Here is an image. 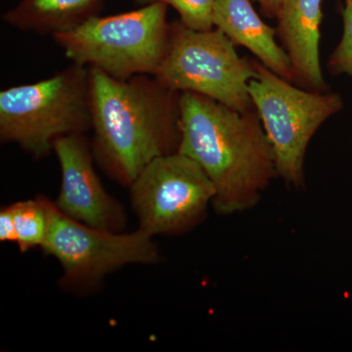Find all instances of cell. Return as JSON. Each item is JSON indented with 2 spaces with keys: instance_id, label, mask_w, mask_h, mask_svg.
Returning a JSON list of instances; mask_svg holds the SVG:
<instances>
[{
  "instance_id": "1",
  "label": "cell",
  "mask_w": 352,
  "mask_h": 352,
  "mask_svg": "<svg viewBox=\"0 0 352 352\" xmlns=\"http://www.w3.org/2000/svg\"><path fill=\"white\" fill-rule=\"evenodd\" d=\"M87 68L95 163L111 179L129 187L153 160L178 152L180 94L154 76L118 80Z\"/></svg>"
},
{
  "instance_id": "2",
  "label": "cell",
  "mask_w": 352,
  "mask_h": 352,
  "mask_svg": "<svg viewBox=\"0 0 352 352\" xmlns=\"http://www.w3.org/2000/svg\"><path fill=\"white\" fill-rule=\"evenodd\" d=\"M178 152L199 164L214 185L220 215L256 207L277 175L272 146L256 109L239 112L210 97L180 94Z\"/></svg>"
},
{
  "instance_id": "3",
  "label": "cell",
  "mask_w": 352,
  "mask_h": 352,
  "mask_svg": "<svg viewBox=\"0 0 352 352\" xmlns=\"http://www.w3.org/2000/svg\"><path fill=\"white\" fill-rule=\"evenodd\" d=\"M87 67L72 63L45 80L0 92V139L34 159L47 157L57 139L91 131Z\"/></svg>"
},
{
  "instance_id": "4",
  "label": "cell",
  "mask_w": 352,
  "mask_h": 352,
  "mask_svg": "<svg viewBox=\"0 0 352 352\" xmlns=\"http://www.w3.org/2000/svg\"><path fill=\"white\" fill-rule=\"evenodd\" d=\"M166 10V4L152 3L118 15H96L52 38L72 63L94 67L118 80L155 76L168 50Z\"/></svg>"
},
{
  "instance_id": "5",
  "label": "cell",
  "mask_w": 352,
  "mask_h": 352,
  "mask_svg": "<svg viewBox=\"0 0 352 352\" xmlns=\"http://www.w3.org/2000/svg\"><path fill=\"white\" fill-rule=\"evenodd\" d=\"M256 62L241 57L235 44L217 28L196 31L175 21L154 76L179 94L194 92L247 112L254 109L249 85L258 76Z\"/></svg>"
},
{
  "instance_id": "6",
  "label": "cell",
  "mask_w": 352,
  "mask_h": 352,
  "mask_svg": "<svg viewBox=\"0 0 352 352\" xmlns=\"http://www.w3.org/2000/svg\"><path fill=\"white\" fill-rule=\"evenodd\" d=\"M250 96L270 139L277 175L286 184L305 186L307 147L322 124L344 108L340 94L305 89L256 62Z\"/></svg>"
},
{
  "instance_id": "7",
  "label": "cell",
  "mask_w": 352,
  "mask_h": 352,
  "mask_svg": "<svg viewBox=\"0 0 352 352\" xmlns=\"http://www.w3.org/2000/svg\"><path fill=\"white\" fill-rule=\"evenodd\" d=\"M153 238L139 228L129 233L110 232L85 226L55 205L41 250L61 264L62 288L85 293L98 288L106 276L124 266L159 263V248Z\"/></svg>"
},
{
  "instance_id": "8",
  "label": "cell",
  "mask_w": 352,
  "mask_h": 352,
  "mask_svg": "<svg viewBox=\"0 0 352 352\" xmlns=\"http://www.w3.org/2000/svg\"><path fill=\"white\" fill-rule=\"evenodd\" d=\"M129 188L138 228L152 237L191 231L206 219L215 196L207 173L179 152L153 160Z\"/></svg>"
},
{
  "instance_id": "9",
  "label": "cell",
  "mask_w": 352,
  "mask_h": 352,
  "mask_svg": "<svg viewBox=\"0 0 352 352\" xmlns=\"http://www.w3.org/2000/svg\"><path fill=\"white\" fill-rule=\"evenodd\" d=\"M53 152L61 168V187L55 205L67 217L94 228L124 232V206L106 191L94 168L91 143L85 134L57 139Z\"/></svg>"
},
{
  "instance_id": "10",
  "label": "cell",
  "mask_w": 352,
  "mask_h": 352,
  "mask_svg": "<svg viewBox=\"0 0 352 352\" xmlns=\"http://www.w3.org/2000/svg\"><path fill=\"white\" fill-rule=\"evenodd\" d=\"M277 36L291 61L293 82L314 91H329L320 61L322 0H282Z\"/></svg>"
},
{
  "instance_id": "11",
  "label": "cell",
  "mask_w": 352,
  "mask_h": 352,
  "mask_svg": "<svg viewBox=\"0 0 352 352\" xmlns=\"http://www.w3.org/2000/svg\"><path fill=\"white\" fill-rule=\"evenodd\" d=\"M214 25L236 46L251 51L259 63L293 82L291 61L277 43L276 29L261 19L251 0H215Z\"/></svg>"
},
{
  "instance_id": "12",
  "label": "cell",
  "mask_w": 352,
  "mask_h": 352,
  "mask_svg": "<svg viewBox=\"0 0 352 352\" xmlns=\"http://www.w3.org/2000/svg\"><path fill=\"white\" fill-rule=\"evenodd\" d=\"M104 0H22L3 16L20 31L54 36L98 15Z\"/></svg>"
},
{
  "instance_id": "13",
  "label": "cell",
  "mask_w": 352,
  "mask_h": 352,
  "mask_svg": "<svg viewBox=\"0 0 352 352\" xmlns=\"http://www.w3.org/2000/svg\"><path fill=\"white\" fill-rule=\"evenodd\" d=\"M54 201L44 196L9 205L12 214L15 243L21 252L43 247L50 230Z\"/></svg>"
},
{
  "instance_id": "14",
  "label": "cell",
  "mask_w": 352,
  "mask_h": 352,
  "mask_svg": "<svg viewBox=\"0 0 352 352\" xmlns=\"http://www.w3.org/2000/svg\"><path fill=\"white\" fill-rule=\"evenodd\" d=\"M139 6L164 3L173 7L179 14L180 22L185 27L196 31L214 29L215 0H135Z\"/></svg>"
},
{
  "instance_id": "15",
  "label": "cell",
  "mask_w": 352,
  "mask_h": 352,
  "mask_svg": "<svg viewBox=\"0 0 352 352\" xmlns=\"http://www.w3.org/2000/svg\"><path fill=\"white\" fill-rule=\"evenodd\" d=\"M342 34L328 61V69L332 75L352 76V0H346L342 10Z\"/></svg>"
},
{
  "instance_id": "16",
  "label": "cell",
  "mask_w": 352,
  "mask_h": 352,
  "mask_svg": "<svg viewBox=\"0 0 352 352\" xmlns=\"http://www.w3.org/2000/svg\"><path fill=\"white\" fill-rule=\"evenodd\" d=\"M0 241L2 243H15L12 214L9 206L0 210Z\"/></svg>"
},
{
  "instance_id": "17",
  "label": "cell",
  "mask_w": 352,
  "mask_h": 352,
  "mask_svg": "<svg viewBox=\"0 0 352 352\" xmlns=\"http://www.w3.org/2000/svg\"><path fill=\"white\" fill-rule=\"evenodd\" d=\"M254 1L258 2L264 15L266 17L272 18V19L276 18L282 3V0H254Z\"/></svg>"
}]
</instances>
